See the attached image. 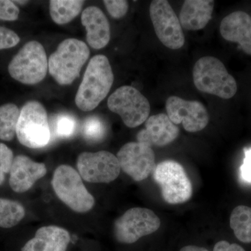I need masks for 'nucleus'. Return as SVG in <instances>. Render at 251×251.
Listing matches in <instances>:
<instances>
[{"mask_svg": "<svg viewBox=\"0 0 251 251\" xmlns=\"http://www.w3.org/2000/svg\"><path fill=\"white\" fill-rule=\"evenodd\" d=\"M113 81V73L107 57L97 54L92 57L75 96L77 108L85 112L97 108L108 96Z\"/></svg>", "mask_w": 251, "mask_h": 251, "instance_id": "f257e3e1", "label": "nucleus"}, {"mask_svg": "<svg viewBox=\"0 0 251 251\" xmlns=\"http://www.w3.org/2000/svg\"><path fill=\"white\" fill-rule=\"evenodd\" d=\"M90 52L83 41L74 38L63 41L49 59L50 74L59 85H71L80 75Z\"/></svg>", "mask_w": 251, "mask_h": 251, "instance_id": "f03ea898", "label": "nucleus"}, {"mask_svg": "<svg viewBox=\"0 0 251 251\" xmlns=\"http://www.w3.org/2000/svg\"><path fill=\"white\" fill-rule=\"evenodd\" d=\"M193 82L200 92L219 98H232L237 91L235 79L223 62L210 56L198 59L193 71Z\"/></svg>", "mask_w": 251, "mask_h": 251, "instance_id": "7ed1b4c3", "label": "nucleus"}, {"mask_svg": "<svg viewBox=\"0 0 251 251\" xmlns=\"http://www.w3.org/2000/svg\"><path fill=\"white\" fill-rule=\"evenodd\" d=\"M51 184L57 198L73 211L86 213L94 207V198L87 191L80 174L72 167H57Z\"/></svg>", "mask_w": 251, "mask_h": 251, "instance_id": "20e7f679", "label": "nucleus"}, {"mask_svg": "<svg viewBox=\"0 0 251 251\" xmlns=\"http://www.w3.org/2000/svg\"><path fill=\"white\" fill-rule=\"evenodd\" d=\"M16 136L26 148L40 149L49 145L50 129L47 112L42 104L31 100L23 105L16 127Z\"/></svg>", "mask_w": 251, "mask_h": 251, "instance_id": "39448f33", "label": "nucleus"}, {"mask_svg": "<svg viewBox=\"0 0 251 251\" xmlns=\"http://www.w3.org/2000/svg\"><path fill=\"white\" fill-rule=\"evenodd\" d=\"M48 70L49 60L45 49L36 41L25 44L8 67L11 77L25 85H36L41 82Z\"/></svg>", "mask_w": 251, "mask_h": 251, "instance_id": "423d86ee", "label": "nucleus"}, {"mask_svg": "<svg viewBox=\"0 0 251 251\" xmlns=\"http://www.w3.org/2000/svg\"><path fill=\"white\" fill-rule=\"evenodd\" d=\"M153 179L160 186L161 195L171 204L187 202L192 196L193 188L184 168L175 161H164L157 165Z\"/></svg>", "mask_w": 251, "mask_h": 251, "instance_id": "0eeeda50", "label": "nucleus"}, {"mask_svg": "<svg viewBox=\"0 0 251 251\" xmlns=\"http://www.w3.org/2000/svg\"><path fill=\"white\" fill-rule=\"evenodd\" d=\"M108 106L110 111L120 115L129 128L139 126L146 122L151 110L148 99L131 86L117 89L109 97Z\"/></svg>", "mask_w": 251, "mask_h": 251, "instance_id": "6e6552de", "label": "nucleus"}, {"mask_svg": "<svg viewBox=\"0 0 251 251\" xmlns=\"http://www.w3.org/2000/svg\"><path fill=\"white\" fill-rule=\"evenodd\" d=\"M160 226L161 220L151 209L132 208L116 220L114 234L119 242L133 244L140 238L156 232Z\"/></svg>", "mask_w": 251, "mask_h": 251, "instance_id": "1a4fd4ad", "label": "nucleus"}, {"mask_svg": "<svg viewBox=\"0 0 251 251\" xmlns=\"http://www.w3.org/2000/svg\"><path fill=\"white\" fill-rule=\"evenodd\" d=\"M150 18L157 37L166 47L181 49L185 37L179 18L166 0H153L150 7Z\"/></svg>", "mask_w": 251, "mask_h": 251, "instance_id": "9d476101", "label": "nucleus"}, {"mask_svg": "<svg viewBox=\"0 0 251 251\" xmlns=\"http://www.w3.org/2000/svg\"><path fill=\"white\" fill-rule=\"evenodd\" d=\"M77 168L81 177L90 183L112 182L121 171L117 156L107 151L81 153Z\"/></svg>", "mask_w": 251, "mask_h": 251, "instance_id": "9b49d317", "label": "nucleus"}, {"mask_svg": "<svg viewBox=\"0 0 251 251\" xmlns=\"http://www.w3.org/2000/svg\"><path fill=\"white\" fill-rule=\"evenodd\" d=\"M117 158L121 170L136 181L147 179L156 167L152 148L138 142L126 144L117 153Z\"/></svg>", "mask_w": 251, "mask_h": 251, "instance_id": "f8f14e48", "label": "nucleus"}, {"mask_svg": "<svg viewBox=\"0 0 251 251\" xmlns=\"http://www.w3.org/2000/svg\"><path fill=\"white\" fill-rule=\"evenodd\" d=\"M166 108L171 121L176 125L181 124L186 131H201L209 123V114L201 102L172 96L167 99Z\"/></svg>", "mask_w": 251, "mask_h": 251, "instance_id": "ddd939ff", "label": "nucleus"}, {"mask_svg": "<svg viewBox=\"0 0 251 251\" xmlns=\"http://www.w3.org/2000/svg\"><path fill=\"white\" fill-rule=\"evenodd\" d=\"M145 126L137 135V140L151 148L166 146L179 136V128L166 114H158L149 117Z\"/></svg>", "mask_w": 251, "mask_h": 251, "instance_id": "4468645a", "label": "nucleus"}, {"mask_svg": "<svg viewBox=\"0 0 251 251\" xmlns=\"http://www.w3.org/2000/svg\"><path fill=\"white\" fill-rule=\"evenodd\" d=\"M9 185L14 192H27L38 180L47 173L46 165L37 163L25 155H18L14 158L10 170Z\"/></svg>", "mask_w": 251, "mask_h": 251, "instance_id": "2eb2a0df", "label": "nucleus"}, {"mask_svg": "<svg viewBox=\"0 0 251 251\" xmlns=\"http://www.w3.org/2000/svg\"><path fill=\"white\" fill-rule=\"evenodd\" d=\"M220 32L225 40L237 43L246 54L251 55V16L244 11H234L221 21Z\"/></svg>", "mask_w": 251, "mask_h": 251, "instance_id": "dca6fc26", "label": "nucleus"}, {"mask_svg": "<svg viewBox=\"0 0 251 251\" xmlns=\"http://www.w3.org/2000/svg\"><path fill=\"white\" fill-rule=\"evenodd\" d=\"M81 23L87 31V43L94 49H101L110 39V24L103 11L97 6L86 8L81 16Z\"/></svg>", "mask_w": 251, "mask_h": 251, "instance_id": "f3484780", "label": "nucleus"}, {"mask_svg": "<svg viewBox=\"0 0 251 251\" xmlns=\"http://www.w3.org/2000/svg\"><path fill=\"white\" fill-rule=\"evenodd\" d=\"M70 241L67 229L58 226H44L36 231L22 251H67Z\"/></svg>", "mask_w": 251, "mask_h": 251, "instance_id": "a211bd4d", "label": "nucleus"}, {"mask_svg": "<svg viewBox=\"0 0 251 251\" xmlns=\"http://www.w3.org/2000/svg\"><path fill=\"white\" fill-rule=\"evenodd\" d=\"M214 7L212 0H186L179 14L181 27L191 31L205 27L212 17Z\"/></svg>", "mask_w": 251, "mask_h": 251, "instance_id": "6ab92c4d", "label": "nucleus"}, {"mask_svg": "<svg viewBox=\"0 0 251 251\" xmlns=\"http://www.w3.org/2000/svg\"><path fill=\"white\" fill-rule=\"evenodd\" d=\"M85 1L82 0H51L50 14L57 25H64L74 19L82 10Z\"/></svg>", "mask_w": 251, "mask_h": 251, "instance_id": "aec40b11", "label": "nucleus"}, {"mask_svg": "<svg viewBox=\"0 0 251 251\" xmlns=\"http://www.w3.org/2000/svg\"><path fill=\"white\" fill-rule=\"evenodd\" d=\"M229 226L234 235L240 242L251 243V207L245 205L236 206L229 218Z\"/></svg>", "mask_w": 251, "mask_h": 251, "instance_id": "412c9836", "label": "nucleus"}, {"mask_svg": "<svg viewBox=\"0 0 251 251\" xmlns=\"http://www.w3.org/2000/svg\"><path fill=\"white\" fill-rule=\"evenodd\" d=\"M21 110L14 103L0 106V140L11 141L16 135Z\"/></svg>", "mask_w": 251, "mask_h": 251, "instance_id": "4be33fe9", "label": "nucleus"}, {"mask_svg": "<svg viewBox=\"0 0 251 251\" xmlns=\"http://www.w3.org/2000/svg\"><path fill=\"white\" fill-rule=\"evenodd\" d=\"M25 216L22 204L17 201L0 198V227L11 228L17 226Z\"/></svg>", "mask_w": 251, "mask_h": 251, "instance_id": "5701e85b", "label": "nucleus"}, {"mask_svg": "<svg viewBox=\"0 0 251 251\" xmlns=\"http://www.w3.org/2000/svg\"><path fill=\"white\" fill-rule=\"evenodd\" d=\"M105 128L103 122L97 117H90L84 122L82 133L87 140H100L105 135Z\"/></svg>", "mask_w": 251, "mask_h": 251, "instance_id": "b1692460", "label": "nucleus"}, {"mask_svg": "<svg viewBox=\"0 0 251 251\" xmlns=\"http://www.w3.org/2000/svg\"><path fill=\"white\" fill-rule=\"evenodd\" d=\"M76 129V121L69 115H61L54 122V133L59 138H67L72 137Z\"/></svg>", "mask_w": 251, "mask_h": 251, "instance_id": "393cba45", "label": "nucleus"}, {"mask_svg": "<svg viewBox=\"0 0 251 251\" xmlns=\"http://www.w3.org/2000/svg\"><path fill=\"white\" fill-rule=\"evenodd\" d=\"M14 153L4 143H0V186L4 183L5 176L10 173L13 161Z\"/></svg>", "mask_w": 251, "mask_h": 251, "instance_id": "a878e982", "label": "nucleus"}, {"mask_svg": "<svg viewBox=\"0 0 251 251\" xmlns=\"http://www.w3.org/2000/svg\"><path fill=\"white\" fill-rule=\"evenodd\" d=\"M103 3L112 18H123L128 12V3L125 0H105Z\"/></svg>", "mask_w": 251, "mask_h": 251, "instance_id": "bb28decb", "label": "nucleus"}, {"mask_svg": "<svg viewBox=\"0 0 251 251\" xmlns=\"http://www.w3.org/2000/svg\"><path fill=\"white\" fill-rule=\"evenodd\" d=\"M19 14L20 10L14 1L0 0V21H15Z\"/></svg>", "mask_w": 251, "mask_h": 251, "instance_id": "cd10ccee", "label": "nucleus"}, {"mask_svg": "<svg viewBox=\"0 0 251 251\" xmlns=\"http://www.w3.org/2000/svg\"><path fill=\"white\" fill-rule=\"evenodd\" d=\"M21 39L15 31L0 26V50L11 49L19 44Z\"/></svg>", "mask_w": 251, "mask_h": 251, "instance_id": "c85d7f7f", "label": "nucleus"}, {"mask_svg": "<svg viewBox=\"0 0 251 251\" xmlns=\"http://www.w3.org/2000/svg\"><path fill=\"white\" fill-rule=\"evenodd\" d=\"M239 179L245 185L251 186V148L244 149V159L239 168Z\"/></svg>", "mask_w": 251, "mask_h": 251, "instance_id": "c756f323", "label": "nucleus"}, {"mask_svg": "<svg viewBox=\"0 0 251 251\" xmlns=\"http://www.w3.org/2000/svg\"><path fill=\"white\" fill-rule=\"evenodd\" d=\"M213 251H246L240 246L236 244H229L226 241H221L214 246Z\"/></svg>", "mask_w": 251, "mask_h": 251, "instance_id": "7c9ffc66", "label": "nucleus"}, {"mask_svg": "<svg viewBox=\"0 0 251 251\" xmlns=\"http://www.w3.org/2000/svg\"><path fill=\"white\" fill-rule=\"evenodd\" d=\"M180 251H209L204 248L196 247V246H186L182 248Z\"/></svg>", "mask_w": 251, "mask_h": 251, "instance_id": "2f4dec72", "label": "nucleus"}, {"mask_svg": "<svg viewBox=\"0 0 251 251\" xmlns=\"http://www.w3.org/2000/svg\"><path fill=\"white\" fill-rule=\"evenodd\" d=\"M14 3H18V4H24V3H27V1H15Z\"/></svg>", "mask_w": 251, "mask_h": 251, "instance_id": "473e14b6", "label": "nucleus"}]
</instances>
